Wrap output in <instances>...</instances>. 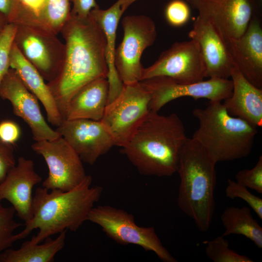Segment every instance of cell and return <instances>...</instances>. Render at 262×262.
I'll return each instance as SVG.
<instances>
[{
  "label": "cell",
  "mask_w": 262,
  "mask_h": 262,
  "mask_svg": "<svg viewBox=\"0 0 262 262\" xmlns=\"http://www.w3.org/2000/svg\"><path fill=\"white\" fill-rule=\"evenodd\" d=\"M0 98L10 102L13 113L28 125L35 141L52 140L61 136L48 124L40 110L38 99L12 68L0 83Z\"/></svg>",
  "instance_id": "4fadbf2b"
},
{
  "label": "cell",
  "mask_w": 262,
  "mask_h": 262,
  "mask_svg": "<svg viewBox=\"0 0 262 262\" xmlns=\"http://www.w3.org/2000/svg\"><path fill=\"white\" fill-rule=\"evenodd\" d=\"M236 182L247 188L262 194V156L251 169L238 171L235 176Z\"/></svg>",
  "instance_id": "4dcf8cb0"
},
{
  "label": "cell",
  "mask_w": 262,
  "mask_h": 262,
  "mask_svg": "<svg viewBox=\"0 0 262 262\" xmlns=\"http://www.w3.org/2000/svg\"><path fill=\"white\" fill-rule=\"evenodd\" d=\"M92 182L91 176L87 175L69 191L38 187L33 199L32 218L20 232L15 234L16 241L24 239L35 229H39L38 233L30 240L34 244L65 230H77L87 221L90 211L103 191L100 186H91Z\"/></svg>",
  "instance_id": "3957f363"
},
{
  "label": "cell",
  "mask_w": 262,
  "mask_h": 262,
  "mask_svg": "<svg viewBox=\"0 0 262 262\" xmlns=\"http://www.w3.org/2000/svg\"><path fill=\"white\" fill-rule=\"evenodd\" d=\"M70 0H46L44 28L57 35L71 16Z\"/></svg>",
  "instance_id": "d4e9b609"
},
{
  "label": "cell",
  "mask_w": 262,
  "mask_h": 262,
  "mask_svg": "<svg viewBox=\"0 0 262 262\" xmlns=\"http://www.w3.org/2000/svg\"><path fill=\"white\" fill-rule=\"evenodd\" d=\"M87 221L99 226L110 238L121 245H134L152 251L164 262L177 260L163 246L153 227H140L133 215L110 205H98L90 211Z\"/></svg>",
  "instance_id": "8992f818"
},
{
  "label": "cell",
  "mask_w": 262,
  "mask_h": 262,
  "mask_svg": "<svg viewBox=\"0 0 262 262\" xmlns=\"http://www.w3.org/2000/svg\"><path fill=\"white\" fill-rule=\"evenodd\" d=\"M224 42L237 68L248 82L262 89V29L259 19L252 17L241 36Z\"/></svg>",
  "instance_id": "e0dca14e"
},
{
  "label": "cell",
  "mask_w": 262,
  "mask_h": 262,
  "mask_svg": "<svg viewBox=\"0 0 262 262\" xmlns=\"http://www.w3.org/2000/svg\"><path fill=\"white\" fill-rule=\"evenodd\" d=\"M188 36L199 46L205 66L206 78H230L234 64L224 39L209 21L197 16Z\"/></svg>",
  "instance_id": "ac0fdd59"
},
{
  "label": "cell",
  "mask_w": 262,
  "mask_h": 262,
  "mask_svg": "<svg viewBox=\"0 0 262 262\" xmlns=\"http://www.w3.org/2000/svg\"><path fill=\"white\" fill-rule=\"evenodd\" d=\"M14 145L7 144L0 139V183L9 171L16 164Z\"/></svg>",
  "instance_id": "d6a6232c"
},
{
  "label": "cell",
  "mask_w": 262,
  "mask_h": 262,
  "mask_svg": "<svg viewBox=\"0 0 262 262\" xmlns=\"http://www.w3.org/2000/svg\"><path fill=\"white\" fill-rule=\"evenodd\" d=\"M73 4L71 14L80 17L87 16L90 12L99 6L96 0H70Z\"/></svg>",
  "instance_id": "e575fe53"
},
{
  "label": "cell",
  "mask_w": 262,
  "mask_h": 262,
  "mask_svg": "<svg viewBox=\"0 0 262 262\" xmlns=\"http://www.w3.org/2000/svg\"><path fill=\"white\" fill-rule=\"evenodd\" d=\"M41 181L33 162L20 156L0 183V201L5 199L10 202L16 215L26 224L33 216V189Z\"/></svg>",
  "instance_id": "2e32d148"
},
{
  "label": "cell",
  "mask_w": 262,
  "mask_h": 262,
  "mask_svg": "<svg viewBox=\"0 0 262 262\" xmlns=\"http://www.w3.org/2000/svg\"><path fill=\"white\" fill-rule=\"evenodd\" d=\"M232 82L231 95L222 103L228 113L251 125L262 126V89L248 82L234 66L230 75Z\"/></svg>",
  "instance_id": "d6986e66"
},
{
  "label": "cell",
  "mask_w": 262,
  "mask_h": 262,
  "mask_svg": "<svg viewBox=\"0 0 262 262\" xmlns=\"http://www.w3.org/2000/svg\"><path fill=\"white\" fill-rule=\"evenodd\" d=\"M205 253L213 262H253L246 255H241L229 247L228 241L223 236L211 241H204Z\"/></svg>",
  "instance_id": "4316f807"
},
{
  "label": "cell",
  "mask_w": 262,
  "mask_h": 262,
  "mask_svg": "<svg viewBox=\"0 0 262 262\" xmlns=\"http://www.w3.org/2000/svg\"><path fill=\"white\" fill-rule=\"evenodd\" d=\"M14 43L23 56L48 82L60 71L65 56V44L56 34L45 29L17 24Z\"/></svg>",
  "instance_id": "9c48e42d"
},
{
  "label": "cell",
  "mask_w": 262,
  "mask_h": 262,
  "mask_svg": "<svg viewBox=\"0 0 262 262\" xmlns=\"http://www.w3.org/2000/svg\"><path fill=\"white\" fill-rule=\"evenodd\" d=\"M21 135L18 125L10 120H4L0 122V139L4 142L14 145Z\"/></svg>",
  "instance_id": "836d02e7"
},
{
  "label": "cell",
  "mask_w": 262,
  "mask_h": 262,
  "mask_svg": "<svg viewBox=\"0 0 262 262\" xmlns=\"http://www.w3.org/2000/svg\"><path fill=\"white\" fill-rule=\"evenodd\" d=\"M150 100L149 92L140 81L124 84L120 94L107 105L100 121L115 146L122 147L126 144L150 112Z\"/></svg>",
  "instance_id": "52a82bcc"
},
{
  "label": "cell",
  "mask_w": 262,
  "mask_h": 262,
  "mask_svg": "<svg viewBox=\"0 0 262 262\" xmlns=\"http://www.w3.org/2000/svg\"><path fill=\"white\" fill-rule=\"evenodd\" d=\"M221 220L225 228L222 236L241 235L262 248V228L252 216L249 208L228 207L221 214Z\"/></svg>",
  "instance_id": "cb8c5ba5"
},
{
  "label": "cell",
  "mask_w": 262,
  "mask_h": 262,
  "mask_svg": "<svg viewBox=\"0 0 262 262\" xmlns=\"http://www.w3.org/2000/svg\"><path fill=\"white\" fill-rule=\"evenodd\" d=\"M16 3L17 0H0V14L8 23H12Z\"/></svg>",
  "instance_id": "d590c367"
},
{
  "label": "cell",
  "mask_w": 262,
  "mask_h": 262,
  "mask_svg": "<svg viewBox=\"0 0 262 262\" xmlns=\"http://www.w3.org/2000/svg\"><path fill=\"white\" fill-rule=\"evenodd\" d=\"M123 39L115 48V65L124 84L140 82L144 68L141 58L157 37L154 21L145 15H129L122 20Z\"/></svg>",
  "instance_id": "ba28073f"
},
{
  "label": "cell",
  "mask_w": 262,
  "mask_h": 262,
  "mask_svg": "<svg viewBox=\"0 0 262 262\" xmlns=\"http://www.w3.org/2000/svg\"><path fill=\"white\" fill-rule=\"evenodd\" d=\"M123 14L119 0L107 9L103 10L98 7L92 10L89 14L101 27L105 37L106 58L108 70L107 79L109 86L108 104L120 94L124 85L115 65L116 30Z\"/></svg>",
  "instance_id": "7402d4cb"
},
{
  "label": "cell",
  "mask_w": 262,
  "mask_h": 262,
  "mask_svg": "<svg viewBox=\"0 0 262 262\" xmlns=\"http://www.w3.org/2000/svg\"><path fill=\"white\" fill-rule=\"evenodd\" d=\"M224 40L241 36L253 16L252 0H186Z\"/></svg>",
  "instance_id": "5bb4252c"
},
{
  "label": "cell",
  "mask_w": 262,
  "mask_h": 262,
  "mask_svg": "<svg viewBox=\"0 0 262 262\" xmlns=\"http://www.w3.org/2000/svg\"><path fill=\"white\" fill-rule=\"evenodd\" d=\"M164 15L167 22L174 27L184 25L189 20L190 9L188 4L182 0H172L166 5Z\"/></svg>",
  "instance_id": "1f68e13d"
},
{
  "label": "cell",
  "mask_w": 262,
  "mask_h": 262,
  "mask_svg": "<svg viewBox=\"0 0 262 262\" xmlns=\"http://www.w3.org/2000/svg\"><path fill=\"white\" fill-rule=\"evenodd\" d=\"M109 92V82L106 78H98L87 83L69 100L64 120H101L108 104Z\"/></svg>",
  "instance_id": "ffe728a7"
},
{
  "label": "cell",
  "mask_w": 262,
  "mask_h": 262,
  "mask_svg": "<svg viewBox=\"0 0 262 262\" xmlns=\"http://www.w3.org/2000/svg\"><path fill=\"white\" fill-rule=\"evenodd\" d=\"M187 139L177 114L164 115L150 110L121 147L122 152L142 175L170 177L177 172Z\"/></svg>",
  "instance_id": "7a4b0ae2"
},
{
  "label": "cell",
  "mask_w": 262,
  "mask_h": 262,
  "mask_svg": "<svg viewBox=\"0 0 262 262\" xmlns=\"http://www.w3.org/2000/svg\"><path fill=\"white\" fill-rule=\"evenodd\" d=\"M10 66L16 71L27 88L41 102L49 123L58 127L64 119L47 83L14 43L10 52Z\"/></svg>",
  "instance_id": "44dd1931"
},
{
  "label": "cell",
  "mask_w": 262,
  "mask_h": 262,
  "mask_svg": "<svg viewBox=\"0 0 262 262\" xmlns=\"http://www.w3.org/2000/svg\"><path fill=\"white\" fill-rule=\"evenodd\" d=\"M8 23L5 17L0 14V32Z\"/></svg>",
  "instance_id": "74e56055"
},
{
  "label": "cell",
  "mask_w": 262,
  "mask_h": 262,
  "mask_svg": "<svg viewBox=\"0 0 262 262\" xmlns=\"http://www.w3.org/2000/svg\"><path fill=\"white\" fill-rule=\"evenodd\" d=\"M192 114L199 127L192 138L198 142L216 164L248 156L252 151L257 128L227 112L221 102L210 101L205 108Z\"/></svg>",
  "instance_id": "5b68a950"
},
{
  "label": "cell",
  "mask_w": 262,
  "mask_h": 262,
  "mask_svg": "<svg viewBox=\"0 0 262 262\" xmlns=\"http://www.w3.org/2000/svg\"><path fill=\"white\" fill-rule=\"evenodd\" d=\"M215 164L198 142L187 138L177 172L180 180L177 205L202 232L209 229L215 208Z\"/></svg>",
  "instance_id": "277c9868"
},
{
  "label": "cell",
  "mask_w": 262,
  "mask_h": 262,
  "mask_svg": "<svg viewBox=\"0 0 262 262\" xmlns=\"http://www.w3.org/2000/svg\"><path fill=\"white\" fill-rule=\"evenodd\" d=\"M16 211L11 206H3L0 201V254L10 248L15 239V230L23 224L15 220Z\"/></svg>",
  "instance_id": "83f0119b"
},
{
  "label": "cell",
  "mask_w": 262,
  "mask_h": 262,
  "mask_svg": "<svg viewBox=\"0 0 262 262\" xmlns=\"http://www.w3.org/2000/svg\"><path fill=\"white\" fill-rule=\"evenodd\" d=\"M66 231L60 233L55 239L47 238L42 244L28 240L17 249L9 248L0 254V262H52L65 246Z\"/></svg>",
  "instance_id": "603a6c76"
},
{
  "label": "cell",
  "mask_w": 262,
  "mask_h": 262,
  "mask_svg": "<svg viewBox=\"0 0 262 262\" xmlns=\"http://www.w3.org/2000/svg\"><path fill=\"white\" fill-rule=\"evenodd\" d=\"M225 188L226 196L234 199L241 198L246 201L260 219H262V199L252 194L248 188L228 179Z\"/></svg>",
  "instance_id": "f1b7e54d"
},
{
  "label": "cell",
  "mask_w": 262,
  "mask_h": 262,
  "mask_svg": "<svg viewBox=\"0 0 262 262\" xmlns=\"http://www.w3.org/2000/svg\"><path fill=\"white\" fill-rule=\"evenodd\" d=\"M137 0H119L121 5V8L124 13L127 8Z\"/></svg>",
  "instance_id": "8d00e7d4"
},
{
  "label": "cell",
  "mask_w": 262,
  "mask_h": 262,
  "mask_svg": "<svg viewBox=\"0 0 262 262\" xmlns=\"http://www.w3.org/2000/svg\"><path fill=\"white\" fill-rule=\"evenodd\" d=\"M56 131L82 161L90 165L115 146L111 134L100 120H63Z\"/></svg>",
  "instance_id": "9a60e30c"
},
{
  "label": "cell",
  "mask_w": 262,
  "mask_h": 262,
  "mask_svg": "<svg viewBox=\"0 0 262 262\" xmlns=\"http://www.w3.org/2000/svg\"><path fill=\"white\" fill-rule=\"evenodd\" d=\"M31 148L47 164L48 176L42 185L47 190H71L87 176L80 156L61 136L52 140L35 141Z\"/></svg>",
  "instance_id": "30bf717a"
},
{
  "label": "cell",
  "mask_w": 262,
  "mask_h": 262,
  "mask_svg": "<svg viewBox=\"0 0 262 262\" xmlns=\"http://www.w3.org/2000/svg\"><path fill=\"white\" fill-rule=\"evenodd\" d=\"M60 33L65 42L63 66L47 84L63 118L72 96L90 82L107 78L108 70L105 35L90 14L80 17L71 14Z\"/></svg>",
  "instance_id": "6da1fadb"
},
{
  "label": "cell",
  "mask_w": 262,
  "mask_h": 262,
  "mask_svg": "<svg viewBox=\"0 0 262 262\" xmlns=\"http://www.w3.org/2000/svg\"><path fill=\"white\" fill-rule=\"evenodd\" d=\"M16 31V24L7 23L0 32V83L10 68V55Z\"/></svg>",
  "instance_id": "f546056e"
},
{
  "label": "cell",
  "mask_w": 262,
  "mask_h": 262,
  "mask_svg": "<svg viewBox=\"0 0 262 262\" xmlns=\"http://www.w3.org/2000/svg\"><path fill=\"white\" fill-rule=\"evenodd\" d=\"M140 82L150 94V109L155 112L181 97L221 102L229 97L232 91V82L229 79L209 78L199 82L182 83L167 77H156Z\"/></svg>",
  "instance_id": "7c38bea8"
},
{
  "label": "cell",
  "mask_w": 262,
  "mask_h": 262,
  "mask_svg": "<svg viewBox=\"0 0 262 262\" xmlns=\"http://www.w3.org/2000/svg\"><path fill=\"white\" fill-rule=\"evenodd\" d=\"M46 0H17L12 23L44 28L43 15Z\"/></svg>",
  "instance_id": "484cf974"
},
{
  "label": "cell",
  "mask_w": 262,
  "mask_h": 262,
  "mask_svg": "<svg viewBox=\"0 0 262 262\" xmlns=\"http://www.w3.org/2000/svg\"><path fill=\"white\" fill-rule=\"evenodd\" d=\"M156 77H167L182 83L203 81L205 66L197 43L190 39L173 44L153 64L144 67L140 81Z\"/></svg>",
  "instance_id": "8fae6325"
}]
</instances>
